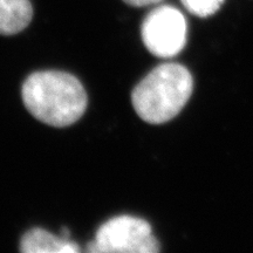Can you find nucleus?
Here are the masks:
<instances>
[{"label":"nucleus","instance_id":"f257e3e1","mask_svg":"<svg viewBox=\"0 0 253 253\" xmlns=\"http://www.w3.org/2000/svg\"><path fill=\"white\" fill-rule=\"evenodd\" d=\"M26 109L40 122L63 128L74 125L87 109V93L74 75L61 71L31 74L21 88Z\"/></svg>","mask_w":253,"mask_h":253},{"label":"nucleus","instance_id":"f03ea898","mask_svg":"<svg viewBox=\"0 0 253 253\" xmlns=\"http://www.w3.org/2000/svg\"><path fill=\"white\" fill-rule=\"evenodd\" d=\"M194 79L184 66H157L134 88L131 103L137 115L150 125H162L176 118L188 103Z\"/></svg>","mask_w":253,"mask_h":253},{"label":"nucleus","instance_id":"7ed1b4c3","mask_svg":"<svg viewBox=\"0 0 253 253\" xmlns=\"http://www.w3.org/2000/svg\"><path fill=\"white\" fill-rule=\"evenodd\" d=\"M160 243L147 220L128 214L110 218L88 243L90 253H157Z\"/></svg>","mask_w":253,"mask_h":253},{"label":"nucleus","instance_id":"20e7f679","mask_svg":"<svg viewBox=\"0 0 253 253\" xmlns=\"http://www.w3.org/2000/svg\"><path fill=\"white\" fill-rule=\"evenodd\" d=\"M188 26L181 11L169 5L154 8L141 26L144 46L157 58H173L186 45Z\"/></svg>","mask_w":253,"mask_h":253},{"label":"nucleus","instance_id":"39448f33","mask_svg":"<svg viewBox=\"0 0 253 253\" xmlns=\"http://www.w3.org/2000/svg\"><path fill=\"white\" fill-rule=\"evenodd\" d=\"M20 251L24 253H78L81 250L71 239L54 236L41 227H33L21 238Z\"/></svg>","mask_w":253,"mask_h":253},{"label":"nucleus","instance_id":"423d86ee","mask_svg":"<svg viewBox=\"0 0 253 253\" xmlns=\"http://www.w3.org/2000/svg\"><path fill=\"white\" fill-rule=\"evenodd\" d=\"M33 18L30 0H0V34L14 36L24 31Z\"/></svg>","mask_w":253,"mask_h":253},{"label":"nucleus","instance_id":"0eeeda50","mask_svg":"<svg viewBox=\"0 0 253 253\" xmlns=\"http://www.w3.org/2000/svg\"><path fill=\"white\" fill-rule=\"evenodd\" d=\"M184 7L191 14L199 18L213 15L221 7L224 0H181Z\"/></svg>","mask_w":253,"mask_h":253},{"label":"nucleus","instance_id":"6e6552de","mask_svg":"<svg viewBox=\"0 0 253 253\" xmlns=\"http://www.w3.org/2000/svg\"><path fill=\"white\" fill-rule=\"evenodd\" d=\"M122 1L132 7H145V6L158 4L162 0H122Z\"/></svg>","mask_w":253,"mask_h":253},{"label":"nucleus","instance_id":"1a4fd4ad","mask_svg":"<svg viewBox=\"0 0 253 253\" xmlns=\"http://www.w3.org/2000/svg\"><path fill=\"white\" fill-rule=\"evenodd\" d=\"M60 236H61L62 238H65V239H71V232H69V230L67 229V227H65V226H63L62 229H61Z\"/></svg>","mask_w":253,"mask_h":253}]
</instances>
